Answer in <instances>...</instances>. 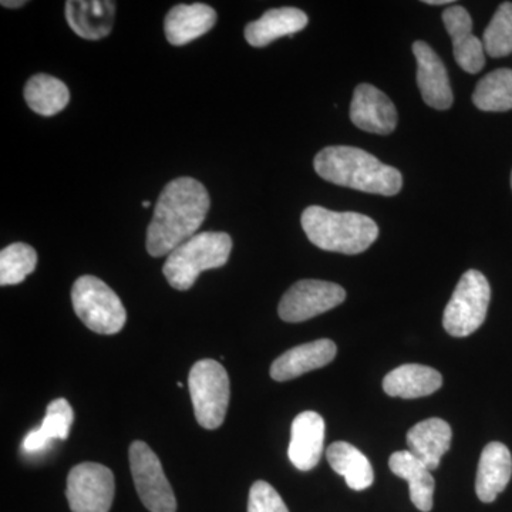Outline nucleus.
Wrapping results in <instances>:
<instances>
[{"label":"nucleus","mask_w":512,"mask_h":512,"mask_svg":"<svg viewBox=\"0 0 512 512\" xmlns=\"http://www.w3.org/2000/svg\"><path fill=\"white\" fill-rule=\"evenodd\" d=\"M217 22V12L205 3L177 5L167 13L164 32L168 42L184 46L210 32Z\"/></svg>","instance_id":"nucleus-17"},{"label":"nucleus","mask_w":512,"mask_h":512,"mask_svg":"<svg viewBox=\"0 0 512 512\" xmlns=\"http://www.w3.org/2000/svg\"><path fill=\"white\" fill-rule=\"evenodd\" d=\"M313 165L323 180L352 190L393 197L403 187V177L399 170L383 164L372 154L356 147L323 148L315 157Z\"/></svg>","instance_id":"nucleus-2"},{"label":"nucleus","mask_w":512,"mask_h":512,"mask_svg":"<svg viewBox=\"0 0 512 512\" xmlns=\"http://www.w3.org/2000/svg\"><path fill=\"white\" fill-rule=\"evenodd\" d=\"M424 3L430 6L451 5V0H424Z\"/></svg>","instance_id":"nucleus-31"},{"label":"nucleus","mask_w":512,"mask_h":512,"mask_svg":"<svg viewBox=\"0 0 512 512\" xmlns=\"http://www.w3.org/2000/svg\"><path fill=\"white\" fill-rule=\"evenodd\" d=\"M25 100L35 113L52 117L66 109L70 93L62 80L49 74H36L26 83Z\"/></svg>","instance_id":"nucleus-25"},{"label":"nucleus","mask_w":512,"mask_h":512,"mask_svg":"<svg viewBox=\"0 0 512 512\" xmlns=\"http://www.w3.org/2000/svg\"><path fill=\"white\" fill-rule=\"evenodd\" d=\"M443 22L453 39L454 59L464 72L476 74L483 70L485 50L483 40L473 35V20L463 6L456 5L444 10Z\"/></svg>","instance_id":"nucleus-13"},{"label":"nucleus","mask_w":512,"mask_h":512,"mask_svg":"<svg viewBox=\"0 0 512 512\" xmlns=\"http://www.w3.org/2000/svg\"><path fill=\"white\" fill-rule=\"evenodd\" d=\"M188 387L198 424L207 430L222 426L231 396L225 367L217 360H200L192 366Z\"/></svg>","instance_id":"nucleus-6"},{"label":"nucleus","mask_w":512,"mask_h":512,"mask_svg":"<svg viewBox=\"0 0 512 512\" xmlns=\"http://www.w3.org/2000/svg\"><path fill=\"white\" fill-rule=\"evenodd\" d=\"M74 412L66 399H56L47 406L45 420L39 429L30 431L23 440L26 453H39L53 440H66L72 430Z\"/></svg>","instance_id":"nucleus-24"},{"label":"nucleus","mask_w":512,"mask_h":512,"mask_svg":"<svg viewBox=\"0 0 512 512\" xmlns=\"http://www.w3.org/2000/svg\"><path fill=\"white\" fill-rule=\"evenodd\" d=\"M512 476V457L503 443L487 444L478 463L476 491L483 503H493L503 493Z\"/></svg>","instance_id":"nucleus-18"},{"label":"nucleus","mask_w":512,"mask_h":512,"mask_svg":"<svg viewBox=\"0 0 512 512\" xmlns=\"http://www.w3.org/2000/svg\"><path fill=\"white\" fill-rule=\"evenodd\" d=\"M308 15L301 9L279 8L264 13L261 19L245 28V39L254 47L268 46L284 36L295 35L306 28Z\"/></svg>","instance_id":"nucleus-20"},{"label":"nucleus","mask_w":512,"mask_h":512,"mask_svg":"<svg viewBox=\"0 0 512 512\" xmlns=\"http://www.w3.org/2000/svg\"><path fill=\"white\" fill-rule=\"evenodd\" d=\"M443 386L436 369L423 365H403L392 370L383 380V390L392 397L419 399L430 396Z\"/></svg>","instance_id":"nucleus-21"},{"label":"nucleus","mask_w":512,"mask_h":512,"mask_svg":"<svg viewBox=\"0 0 512 512\" xmlns=\"http://www.w3.org/2000/svg\"><path fill=\"white\" fill-rule=\"evenodd\" d=\"M150 205H151L150 201H143V207L148 208V207H150Z\"/></svg>","instance_id":"nucleus-32"},{"label":"nucleus","mask_w":512,"mask_h":512,"mask_svg":"<svg viewBox=\"0 0 512 512\" xmlns=\"http://www.w3.org/2000/svg\"><path fill=\"white\" fill-rule=\"evenodd\" d=\"M389 467L394 476L403 478L410 484V498L417 510H433L434 478L429 468L407 451H396L390 456Z\"/></svg>","instance_id":"nucleus-22"},{"label":"nucleus","mask_w":512,"mask_h":512,"mask_svg":"<svg viewBox=\"0 0 512 512\" xmlns=\"http://www.w3.org/2000/svg\"><path fill=\"white\" fill-rule=\"evenodd\" d=\"M248 512H289L278 491L266 481H256L249 491Z\"/></svg>","instance_id":"nucleus-29"},{"label":"nucleus","mask_w":512,"mask_h":512,"mask_svg":"<svg viewBox=\"0 0 512 512\" xmlns=\"http://www.w3.org/2000/svg\"><path fill=\"white\" fill-rule=\"evenodd\" d=\"M491 288L480 271L461 276L443 316V326L454 338H467L483 325L490 305Z\"/></svg>","instance_id":"nucleus-7"},{"label":"nucleus","mask_w":512,"mask_h":512,"mask_svg":"<svg viewBox=\"0 0 512 512\" xmlns=\"http://www.w3.org/2000/svg\"><path fill=\"white\" fill-rule=\"evenodd\" d=\"M511 187H512V174H511Z\"/></svg>","instance_id":"nucleus-33"},{"label":"nucleus","mask_w":512,"mask_h":512,"mask_svg":"<svg viewBox=\"0 0 512 512\" xmlns=\"http://www.w3.org/2000/svg\"><path fill=\"white\" fill-rule=\"evenodd\" d=\"M350 119L360 130L367 133H393L397 127V111L393 101L372 84H359L350 104Z\"/></svg>","instance_id":"nucleus-11"},{"label":"nucleus","mask_w":512,"mask_h":512,"mask_svg":"<svg viewBox=\"0 0 512 512\" xmlns=\"http://www.w3.org/2000/svg\"><path fill=\"white\" fill-rule=\"evenodd\" d=\"M417 60V86L427 106L436 110H448L453 106V90L446 66L439 55L423 40L413 43Z\"/></svg>","instance_id":"nucleus-12"},{"label":"nucleus","mask_w":512,"mask_h":512,"mask_svg":"<svg viewBox=\"0 0 512 512\" xmlns=\"http://www.w3.org/2000/svg\"><path fill=\"white\" fill-rule=\"evenodd\" d=\"M116 2L109 0H67L66 20L77 36L100 40L113 29Z\"/></svg>","instance_id":"nucleus-16"},{"label":"nucleus","mask_w":512,"mask_h":512,"mask_svg":"<svg viewBox=\"0 0 512 512\" xmlns=\"http://www.w3.org/2000/svg\"><path fill=\"white\" fill-rule=\"evenodd\" d=\"M301 222L309 241L323 251L362 254L379 237L376 222L359 212H336L312 205L303 211Z\"/></svg>","instance_id":"nucleus-3"},{"label":"nucleus","mask_w":512,"mask_h":512,"mask_svg":"<svg viewBox=\"0 0 512 512\" xmlns=\"http://www.w3.org/2000/svg\"><path fill=\"white\" fill-rule=\"evenodd\" d=\"M26 2L25 0H18V2H13V0H3L2 6H5V8H22V6H25Z\"/></svg>","instance_id":"nucleus-30"},{"label":"nucleus","mask_w":512,"mask_h":512,"mask_svg":"<svg viewBox=\"0 0 512 512\" xmlns=\"http://www.w3.org/2000/svg\"><path fill=\"white\" fill-rule=\"evenodd\" d=\"M325 420L315 412H303L293 420L288 456L293 466L311 471L318 466L325 444Z\"/></svg>","instance_id":"nucleus-14"},{"label":"nucleus","mask_w":512,"mask_h":512,"mask_svg":"<svg viewBox=\"0 0 512 512\" xmlns=\"http://www.w3.org/2000/svg\"><path fill=\"white\" fill-rule=\"evenodd\" d=\"M453 430L447 421L429 419L420 421L407 433L410 453L419 458L430 471L437 470L441 458L450 450Z\"/></svg>","instance_id":"nucleus-19"},{"label":"nucleus","mask_w":512,"mask_h":512,"mask_svg":"<svg viewBox=\"0 0 512 512\" xmlns=\"http://www.w3.org/2000/svg\"><path fill=\"white\" fill-rule=\"evenodd\" d=\"M210 207L207 188L194 178L181 177L165 185L147 229L148 254L168 256L195 237Z\"/></svg>","instance_id":"nucleus-1"},{"label":"nucleus","mask_w":512,"mask_h":512,"mask_svg":"<svg viewBox=\"0 0 512 512\" xmlns=\"http://www.w3.org/2000/svg\"><path fill=\"white\" fill-rule=\"evenodd\" d=\"M114 474L99 463H82L67 477L66 497L72 512H109L114 500Z\"/></svg>","instance_id":"nucleus-9"},{"label":"nucleus","mask_w":512,"mask_h":512,"mask_svg":"<svg viewBox=\"0 0 512 512\" xmlns=\"http://www.w3.org/2000/svg\"><path fill=\"white\" fill-rule=\"evenodd\" d=\"M473 103L481 111L512 110V70L498 69L478 82Z\"/></svg>","instance_id":"nucleus-26"},{"label":"nucleus","mask_w":512,"mask_h":512,"mask_svg":"<svg viewBox=\"0 0 512 512\" xmlns=\"http://www.w3.org/2000/svg\"><path fill=\"white\" fill-rule=\"evenodd\" d=\"M37 265L35 249L28 244L16 242L0 252V285L22 284Z\"/></svg>","instance_id":"nucleus-27"},{"label":"nucleus","mask_w":512,"mask_h":512,"mask_svg":"<svg viewBox=\"0 0 512 512\" xmlns=\"http://www.w3.org/2000/svg\"><path fill=\"white\" fill-rule=\"evenodd\" d=\"M483 45L488 56L498 59L512 53V3H501L484 30Z\"/></svg>","instance_id":"nucleus-28"},{"label":"nucleus","mask_w":512,"mask_h":512,"mask_svg":"<svg viewBox=\"0 0 512 512\" xmlns=\"http://www.w3.org/2000/svg\"><path fill=\"white\" fill-rule=\"evenodd\" d=\"M338 353L336 343L330 339H319L289 349L272 363L271 377L275 382H288L296 377L325 367Z\"/></svg>","instance_id":"nucleus-15"},{"label":"nucleus","mask_w":512,"mask_h":512,"mask_svg":"<svg viewBox=\"0 0 512 512\" xmlns=\"http://www.w3.org/2000/svg\"><path fill=\"white\" fill-rule=\"evenodd\" d=\"M232 239L225 232H201L175 248L163 266L168 284L177 291H188L198 276L228 262Z\"/></svg>","instance_id":"nucleus-4"},{"label":"nucleus","mask_w":512,"mask_h":512,"mask_svg":"<svg viewBox=\"0 0 512 512\" xmlns=\"http://www.w3.org/2000/svg\"><path fill=\"white\" fill-rule=\"evenodd\" d=\"M346 299V291L333 282L303 279L286 291L279 302V316L289 323L305 322L336 308Z\"/></svg>","instance_id":"nucleus-10"},{"label":"nucleus","mask_w":512,"mask_h":512,"mask_svg":"<svg viewBox=\"0 0 512 512\" xmlns=\"http://www.w3.org/2000/svg\"><path fill=\"white\" fill-rule=\"evenodd\" d=\"M72 302L79 319L99 335H116L126 325L127 312L119 296L96 276H80L74 282Z\"/></svg>","instance_id":"nucleus-5"},{"label":"nucleus","mask_w":512,"mask_h":512,"mask_svg":"<svg viewBox=\"0 0 512 512\" xmlns=\"http://www.w3.org/2000/svg\"><path fill=\"white\" fill-rule=\"evenodd\" d=\"M326 457L333 471L345 478L346 484L352 490H366L375 481L372 464L365 454L346 441L330 444Z\"/></svg>","instance_id":"nucleus-23"},{"label":"nucleus","mask_w":512,"mask_h":512,"mask_svg":"<svg viewBox=\"0 0 512 512\" xmlns=\"http://www.w3.org/2000/svg\"><path fill=\"white\" fill-rule=\"evenodd\" d=\"M130 470L138 497L151 512H175L177 500L173 487L165 477L160 458L144 441L130 446Z\"/></svg>","instance_id":"nucleus-8"}]
</instances>
